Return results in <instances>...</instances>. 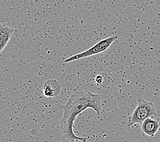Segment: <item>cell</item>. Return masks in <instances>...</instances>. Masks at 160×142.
I'll return each instance as SVG.
<instances>
[{
  "mask_svg": "<svg viewBox=\"0 0 160 142\" xmlns=\"http://www.w3.org/2000/svg\"><path fill=\"white\" fill-rule=\"evenodd\" d=\"M62 107L63 115L61 120L60 129L64 137L72 142H87L86 137H78L74 133V122L78 115L89 108L93 109L97 113V116H100L102 111V96L90 92H75Z\"/></svg>",
  "mask_w": 160,
  "mask_h": 142,
  "instance_id": "6da1fadb",
  "label": "cell"
},
{
  "mask_svg": "<svg viewBox=\"0 0 160 142\" xmlns=\"http://www.w3.org/2000/svg\"><path fill=\"white\" fill-rule=\"evenodd\" d=\"M137 101L138 105L129 118L128 126L141 124L147 118L157 116V112L153 103L145 101L141 98H137Z\"/></svg>",
  "mask_w": 160,
  "mask_h": 142,
  "instance_id": "7a4b0ae2",
  "label": "cell"
},
{
  "mask_svg": "<svg viewBox=\"0 0 160 142\" xmlns=\"http://www.w3.org/2000/svg\"><path fill=\"white\" fill-rule=\"evenodd\" d=\"M117 39V36H110L107 38H105V39L102 40L100 42H98V43L93 45L92 47L86 50V51H83L82 53H78V54L70 56L69 58L65 60L64 62L69 63L72 62H74V61L79 60L81 59L86 58V57H89L100 54V53L106 51V50L110 47V45L115 43V41Z\"/></svg>",
  "mask_w": 160,
  "mask_h": 142,
  "instance_id": "3957f363",
  "label": "cell"
},
{
  "mask_svg": "<svg viewBox=\"0 0 160 142\" xmlns=\"http://www.w3.org/2000/svg\"><path fill=\"white\" fill-rule=\"evenodd\" d=\"M160 129V118L151 117L141 123V130L144 134L153 137Z\"/></svg>",
  "mask_w": 160,
  "mask_h": 142,
  "instance_id": "277c9868",
  "label": "cell"
},
{
  "mask_svg": "<svg viewBox=\"0 0 160 142\" xmlns=\"http://www.w3.org/2000/svg\"><path fill=\"white\" fill-rule=\"evenodd\" d=\"M62 90V85L54 79L45 82L42 87V93L47 98H53L58 96Z\"/></svg>",
  "mask_w": 160,
  "mask_h": 142,
  "instance_id": "5b68a950",
  "label": "cell"
},
{
  "mask_svg": "<svg viewBox=\"0 0 160 142\" xmlns=\"http://www.w3.org/2000/svg\"><path fill=\"white\" fill-rule=\"evenodd\" d=\"M14 29L8 25L0 23V55L9 43Z\"/></svg>",
  "mask_w": 160,
  "mask_h": 142,
  "instance_id": "8992f818",
  "label": "cell"
},
{
  "mask_svg": "<svg viewBox=\"0 0 160 142\" xmlns=\"http://www.w3.org/2000/svg\"><path fill=\"white\" fill-rule=\"evenodd\" d=\"M95 82H96V83L98 86H106L109 84L110 78L107 74L102 73L96 76V79H95Z\"/></svg>",
  "mask_w": 160,
  "mask_h": 142,
  "instance_id": "52a82bcc",
  "label": "cell"
}]
</instances>
